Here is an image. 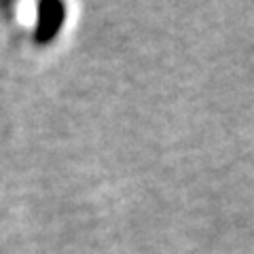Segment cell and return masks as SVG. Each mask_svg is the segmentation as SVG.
Masks as SVG:
<instances>
[{"instance_id":"cell-1","label":"cell","mask_w":254,"mask_h":254,"mask_svg":"<svg viewBox=\"0 0 254 254\" xmlns=\"http://www.w3.org/2000/svg\"><path fill=\"white\" fill-rule=\"evenodd\" d=\"M64 17H66V9L58 0H45L38 4V23L34 30V41L38 45L51 43L55 34L60 32Z\"/></svg>"}]
</instances>
